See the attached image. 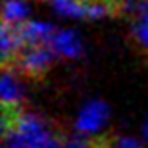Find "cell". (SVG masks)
<instances>
[{
	"label": "cell",
	"instance_id": "cell-1",
	"mask_svg": "<svg viewBox=\"0 0 148 148\" xmlns=\"http://www.w3.org/2000/svg\"><path fill=\"white\" fill-rule=\"evenodd\" d=\"M54 58H56V53L53 51L51 43L24 45L18 56L14 58L13 65H9L7 69H13L14 72H18L24 78H29L33 81H42L47 76Z\"/></svg>",
	"mask_w": 148,
	"mask_h": 148
},
{
	"label": "cell",
	"instance_id": "cell-2",
	"mask_svg": "<svg viewBox=\"0 0 148 148\" xmlns=\"http://www.w3.org/2000/svg\"><path fill=\"white\" fill-rule=\"evenodd\" d=\"M108 119V107L103 101H90L81 110L76 121V130L79 134H94Z\"/></svg>",
	"mask_w": 148,
	"mask_h": 148
},
{
	"label": "cell",
	"instance_id": "cell-3",
	"mask_svg": "<svg viewBox=\"0 0 148 148\" xmlns=\"http://www.w3.org/2000/svg\"><path fill=\"white\" fill-rule=\"evenodd\" d=\"M18 34L24 45H33V43H51L53 36L56 33V29L45 24V22H24V24L16 25Z\"/></svg>",
	"mask_w": 148,
	"mask_h": 148
},
{
	"label": "cell",
	"instance_id": "cell-4",
	"mask_svg": "<svg viewBox=\"0 0 148 148\" xmlns=\"http://www.w3.org/2000/svg\"><path fill=\"white\" fill-rule=\"evenodd\" d=\"M51 47L56 53V56L63 58H78L83 51L79 36L72 31H56L51 40Z\"/></svg>",
	"mask_w": 148,
	"mask_h": 148
},
{
	"label": "cell",
	"instance_id": "cell-5",
	"mask_svg": "<svg viewBox=\"0 0 148 148\" xmlns=\"http://www.w3.org/2000/svg\"><path fill=\"white\" fill-rule=\"evenodd\" d=\"M2 108H22V88L13 69L2 67Z\"/></svg>",
	"mask_w": 148,
	"mask_h": 148
},
{
	"label": "cell",
	"instance_id": "cell-6",
	"mask_svg": "<svg viewBox=\"0 0 148 148\" xmlns=\"http://www.w3.org/2000/svg\"><path fill=\"white\" fill-rule=\"evenodd\" d=\"M27 14H29V11H27L25 4L18 2V0H5L2 22L9 24V25H20L27 20Z\"/></svg>",
	"mask_w": 148,
	"mask_h": 148
},
{
	"label": "cell",
	"instance_id": "cell-7",
	"mask_svg": "<svg viewBox=\"0 0 148 148\" xmlns=\"http://www.w3.org/2000/svg\"><path fill=\"white\" fill-rule=\"evenodd\" d=\"M132 36H134V42L141 49H148V18L139 16L134 29H132Z\"/></svg>",
	"mask_w": 148,
	"mask_h": 148
},
{
	"label": "cell",
	"instance_id": "cell-8",
	"mask_svg": "<svg viewBox=\"0 0 148 148\" xmlns=\"http://www.w3.org/2000/svg\"><path fill=\"white\" fill-rule=\"evenodd\" d=\"M112 148H143L137 139L132 137H112Z\"/></svg>",
	"mask_w": 148,
	"mask_h": 148
},
{
	"label": "cell",
	"instance_id": "cell-9",
	"mask_svg": "<svg viewBox=\"0 0 148 148\" xmlns=\"http://www.w3.org/2000/svg\"><path fill=\"white\" fill-rule=\"evenodd\" d=\"M145 136L148 137V121H146V127H145Z\"/></svg>",
	"mask_w": 148,
	"mask_h": 148
}]
</instances>
